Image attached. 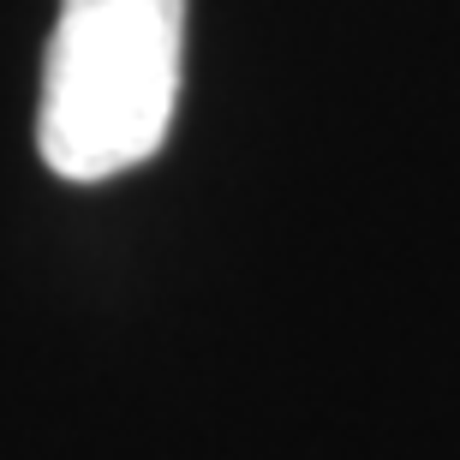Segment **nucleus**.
I'll list each match as a JSON object with an SVG mask.
<instances>
[{"mask_svg":"<svg viewBox=\"0 0 460 460\" xmlns=\"http://www.w3.org/2000/svg\"><path fill=\"white\" fill-rule=\"evenodd\" d=\"M186 60V0H60L42 54L36 150L60 180L96 186L168 144Z\"/></svg>","mask_w":460,"mask_h":460,"instance_id":"f257e3e1","label":"nucleus"}]
</instances>
